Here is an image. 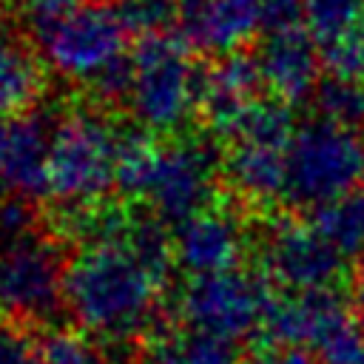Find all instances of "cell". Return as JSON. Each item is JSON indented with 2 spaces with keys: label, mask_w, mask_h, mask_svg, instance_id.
Here are the masks:
<instances>
[{
  "label": "cell",
  "mask_w": 364,
  "mask_h": 364,
  "mask_svg": "<svg viewBox=\"0 0 364 364\" xmlns=\"http://www.w3.org/2000/svg\"><path fill=\"white\" fill-rule=\"evenodd\" d=\"M168 273L171 264L151 259L128 225L122 236L80 245L65 267V307L82 333L128 341L154 321Z\"/></svg>",
  "instance_id": "obj_1"
},
{
  "label": "cell",
  "mask_w": 364,
  "mask_h": 364,
  "mask_svg": "<svg viewBox=\"0 0 364 364\" xmlns=\"http://www.w3.org/2000/svg\"><path fill=\"white\" fill-rule=\"evenodd\" d=\"M216 173L219 156L202 139L154 142L145 134H125L117 185L162 222H182L213 205Z\"/></svg>",
  "instance_id": "obj_2"
},
{
  "label": "cell",
  "mask_w": 364,
  "mask_h": 364,
  "mask_svg": "<svg viewBox=\"0 0 364 364\" xmlns=\"http://www.w3.org/2000/svg\"><path fill=\"white\" fill-rule=\"evenodd\" d=\"M46 65L74 82H85L97 100L117 102L128 91L131 28L119 9L82 3L60 17L34 23Z\"/></svg>",
  "instance_id": "obj_3"
},
{
  "label": "cell",
  "mask_w": 364,
  "mask_h": 364,
  "mask_svg": "<svg viewBox=\"0 0 364 364\" xmlns=\"http://www.w3.org/2000/svg\"><path fill=\"white\" fill-rule=\"evenodd\" d=\"M205 71L188 57V46L165 31L145 34L131 51L128 111L151 134L182 131L202 111Z\"/></svg>",
  "instance_id": "obj_4"
},
{
  "label": "cell",
  "mask_w": 364,
  "mask_h": 364,
  "mask_svg": "<svg viewBox=\"0 0 364 364\" xmlns=\"http://www.w3.org/2000/svg\"><path fill=\"white\" fill-rule=\"evenodd\" d=\"M125 134L91 108H74L48 128V193L57 205L102 202L119 176Z\"/></svg>",
  "instance_id": "obj_5"
},
{
  "label": "cell",
  "mask_w": 364,
  "mask_h": 364,
  "mask_svg": "<svg viewBox=\"0 0 364 364\" xmlns=\"http://www.w3.org/2000/svg\"><path fill=\"white\" fill-rule=\"evenodd\" d=\"M284 168V199L316 210L364 182V139L358 131L318 117L293 131Z\"/></svg>",
  "instance_id": "obj_6"
},
{
  "label": "cell",
  "mask_w": 364,
  "mask_h": 364,
  "mask_svg": "<svg viewBox=\"0 0 364 364\" xmlns=\"http://www.w3.org/2000/svg\"><path fill=\"white\" fill-rule=\"evenodd\" d=\"M276 299L270 276L247 267H230L191 276L176 296V307L188 327L236 341L264 330Z\"/></svg>",
  "instance_id": "obj_7"
},
{
  "label": "cell",
  "mask_w": 364,
  "mask_h": 364,
  "mask_svg": "<svg viewBox=\"0 0 364 364\" xmlns=\"http://www.w3.org/2000/svg\"><path fill=\"white\" fill-rule=\"evenodd\" d=\"M264 336L276 344L313 350L324 364H341L364 355V333L350 301L336 287L301 290L276 299Z\"/></svg>",
  "instance_id": "obj_8"
},
{
  "label": "cell",
  "mask_w": 364,
  "mask_h": 364,
  "mask_svg": "<svg viewBox=\"0 0 364 364\" xmlns=\"http://www.w3.org/2000/svg\"><path fill=\"white\" fill-rule=\"evenodd\" d=\"M63 247L40 233L0 245V313L20 324H46L65 307Z\"/></svg>",
  "instance_id": "obj_9"
},
{
  "label": "cell",
  "mask_w": 364,
  "mask_h": 364,
  "mask_svg": "<svg viewBox=\"0 0 364 364\" xmlns=\"http://www.w3.org/2000/svg\"><path fill=\"white\" fill-rule=\"evenodd\" d=\"M179 40L202 54H230L262 31L293 26L301 0H173Z\"/></svg>",
  "instance_id": "obj_10"
},
{
  "label": "cell",
  "mask_w": 364,
  "mask_h": 364,
  "mask_svg": "<svg viewBox=\"0 0 364 364\" xmlns=\"http://www.w3.org/2000/svg\"><path fill=\"white\" fill-rule=\"evenodd\" d=\"M262 264L276 284L293 293L336 287L344 273V256L313 222L301 219H279L267 228L262 239Z\"/></svg>",
  "instance_id": "obj_11"
},
{
  "label": "cell",
  "mask_w": 364,
  "mask_h": 364,
  "mask_svg": "<svg viewBox=\"0 0 364 364\" xmlns=\"http://www.w3.org/2000/svg\"><path fill=\"white\" fill-rule=\"evenodd\" d=\"M245 247L247 228L242 216L216 202L176 222L173 230V262L188 270V276L239 267Z\"/></svg>",
  "instance_id": "obj_12"
},
{
  "label": "cell",
  "mask_w": 364,
  "mask_h": 364,
  "mask_svg": "<svg viewBox=\"0 0 364 364\" xmlns=\"http://www.w3.org/2000/svg\"><path fill=\"white\" fill-rule=\"evenodd\" d=\"M256 63L262 71V82L287 105L304 102L318 88V43L310 37L304 26H284L267 31L264 43L256 51Z\"/></svg>",
  "instance_id": "obj_13"
},
{
  "label": "cell",
  "mask_w": 364,
  "mask_h": 364,
  "mask_svg": "<svg viewBox=\"0 0 364 364\" xmlns=\"http://www.w3.org/2000/svg\"><path fill=\"white\" fill-rule=\"evenodd\" d=\"M262 71L256 57L230 51L222 54L213 68L205 71L202 82V114L208 119V128L225 139L233 122L259 100L262 88Z\"/></svg>",
  "instance_id": "obj_14"
},
{
  "label": "cell",
  "mask_w": 364,
  "mask_h": 364,
  "mask_svg": "<svg viewBox=\"0 0 364 364\" xmlns=\"http://www.w3.org/2000/svg\"><path fill=\"white\" fill-rule=\"evenodd\" d=\"M284 156L287 142L273 139H236L225 156V173L230 188L256 208H270L284 199Z\"/></svg>",
  "instance_id": "obj_15"
},
{
  "label": "cell",
  "mask_w": 364,
  "mask_h": 364,
  "mask_svg": "<svg viewBox=\"0 0 364 364\" xmlns=\"http://www.w3.org/2000/svg\"><path fill=\"white\" fill-rule=\"evenodd\" d=\"M0 188L23 199L48 193V131L37 117L9 119L0 151Z\"/></svg>",
  "instance_id": "obj_16"
},
{
  "label": "cell",
  "mask_w": 364,
  "mask_h": 364,
  "mask_svg": "<svg viewBox=\"0 0 364 364\" xmlns=\"http://www.w3.org/2000/svg\"><path fill=\"white\" fill-rule=\"evenodd\" d=\"M46 91V71L34 51L0 37V119L26 114Z\"/></svg>",
  "instance_id": "obj_17"
},
{
  "label": "cell",
  "mask_w": 364,
  "mask_h": 364,
  "mask_svg": "<svg viewBox=\"0 0 364 364\" xmlns=\"http://www.w3.org/2000/svg\"><path fill=\"white\" fill-rule=\"evenodd\" d=\"M142 364H239L233 355V341L188 327L185 330H156L145 347Z\"/></svg>",
  "instance_id": "obj_18"
},
{
  "label": "cell",
  "mask_w": 364,
  "mask_h": 364,
  "mask_svg": "<svg viewBox=\"0 0 364 364\" xmlns=\"http://www.w3.org/2000/svg\"><path fill=\"white\" fill-rule=\"evenodd\" d=\"M313 225L333 242L341 256H358L364 250V182L316 208Z\"/></svg>",
  "instance_id": "obj_19"
},
{
  "label": "cell",
  "mask_w": 364,
  "mask_h": 364,
  "mask_svg": "<svg viewBox=\"0 0 364 364\" xmlns=\"http://www.w3.org/2000/svg\"><path fill=\"white\" fill-rule=\"evenodd\" d=\"M313 102H316L321 119H330V122L353 128V131L364 128V80L330 74L327 80L318 82Z\"/></svg>",
  "instance_id": "obj_20"
},
{
  "label": "cell",
  "mask_w": 364,
  "mask_h": 364,
  "mask_svg": "<svg viewBox=\"0 0 364 364\" xmlns=\"http://www.w3.org/2000/svg\"><path fill=\"white\" fill-rule=\"evenodd\" d=\"M361 14L364 0H301V23L321 48L341 40Z\"/></svg>",
  "instance_id": "obj_21"
},
{
  "label": "cell",
  "mask_w": 364,
  "mask_h": 364,
  "mask_svg": "<svg viewBox=\"0 0 364 364\" xmlns=\"http://www.w3.org/2000/svg\"><path fill=\"white\" fill-rule=\"evenodd\" d=\"M31 364H97V350L82 330H46L31 344Z\"/></svg>",
  "instance_id": "obj_22"
},
{
  "label": "cell",
  "mask_w": 364,
  "mask_h": 364,
  "mask_svg": "<svg viewBox=\"0 0 364 364\" xmlns=\"http://www.w3.org/2000/svg\"><path fill=\"white\" fill-rule=\"evenodd\" d=\"M324 65L330 74L364 80V14L341 40L324 48Z\"/></svg>",
  "instance_id": "obj_23"
},
{
  "label": "cell",
  "mask_w": 364,
  "mask_h": 364,
  "mask_svg": "<svg viewBox=\"0 0 364 364\" xmlns=\"http://www.w3.org/2000/svg\"><path fill=\"white\" fill-rule=\"evenodd\" d=\"M131 34H156L165 31V26L173 20L176 14V3L173 0H122L119 6Z\"/></svg>",
  "instance_id": "obj_24"
},
{
  "label": "cell",
  "mask_w": 364,
  "mask_h": 364,
  "mask_svg": "<svg viewBox=\"0 0 364 364\" xmlns=\"http://www.w3.org/2000/svg\"><path fill=\"white\" fill-rule=\"evenodd\" d=\"M28 202L31 199H23V196L9 193V191L0 193V245L31 233L34 213H31V205Z\"/></svg>",
  "instance_id": "obj_25"
},
{
  "label": "cell",
  "mask_w": 364,
  "mask_h": 364,
  "mask_svg": "<svg viewBox=\"0 0 364 364\" xmlns=\"http://www.w3.org/2000/svg\"><path fill=\"white\" fill-rule=\"evenodd\" d=\"M239 364H318V358H316L313 350L270 341V344H264V347L250 350Z\"/></svg>",
  "instance_id": "obj_26"
},
{
  "label": "cell",
  "mask_w": 364,
  "mask_h": 364,
  "mask_svg": "<svg viewBox=\"0 0 364 364\" xmlns=\"http://www.w3.org/2000/svg\"><path fill=\"white\" fill-rule=\"evenodd\" d=\"M9 9H14L17 14H26L31 23H43L51 17H60L77 6H82L85 0H3Z\"/></svg>",
  "instance_id": "obj_27"
},
{
  "label": "cell",
  "mask_w": 364,
  "mask_h": 364,
  "mask_svg": "<svg viewBox=\"0 0 364 364\" xmlns=\"http://www.w3.org/2000/svg\"><path fill=\"white\" fill-rule=\"evenodd\" d=\"M0 364H31V344L17 333H0Z\"/></svg>",
  "instance_id": "obj_28"
},
{
  "label": "cell",
  "mask_w": 364,
  "mask_h": 364,
  "mask_svg": "<svg viewBox=\"0 0 364 364\" xmlns=\"http://www.w3.org/2000/svg\"><path fill=\"white\" fill-rule=\"evenodd\" d=\"M350 299L353 304L364 313V250L358 253L355 264H353V276H350Z\"/></svg>",
  "instance_id": "obj_29"
},
{
  "label": "cell",
  "mask_w": 364,
  "mask_h": 364,
  "mask_svg": "<svg viewBox=\"0 0 364 364\" xmlns=\"http://www.w3.org/2000/svg\"><path fill=\"white\" fill-rule=\"evenodd\" d=\"M6 134H9V119H0V151L6 145Z\"/></svg>",
  "instance_id": "obj_30"
},
{
  "label": "cell",
  "mask_w": 364,
  "mask_h": 364,
  "mask_svg": "<svg viewBox=\"0 0 364 364\" xmlns=\"http://www.w3.org/2000/svg\"><path fill=\"white\" fill-rule=\"evenodd\" d=\"M341 364H364V355L361 358H353V361H341Z\"/></svg>",
  "instance_id": "obj_31"
}]
</instances>
